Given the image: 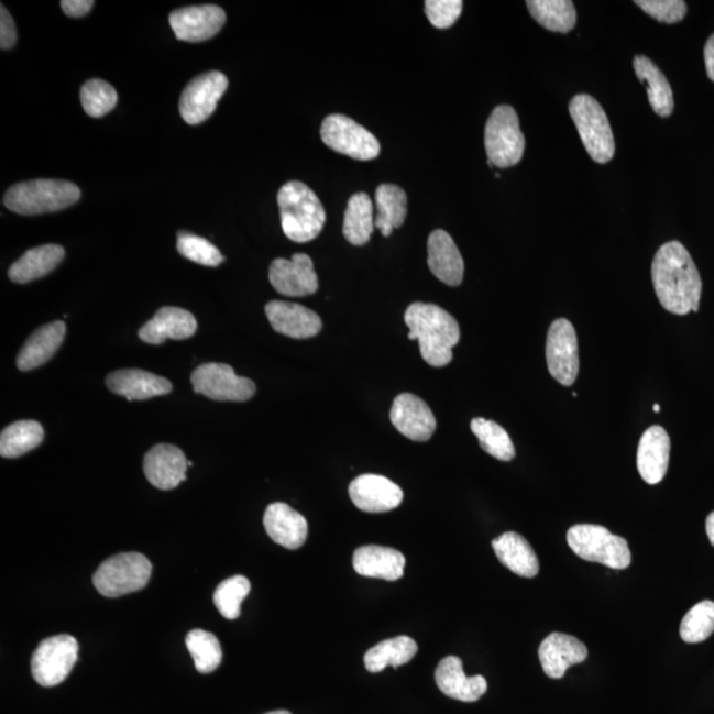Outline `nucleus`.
<instances>
[{"label":"nucleus","mask_w":714,"mask_h":714,"mask_svg":"<svg viewBox=\"0 0 714 714\" xmlns=\"http://www.w3.org/2000/svg\"><path fill=\"white\" fill-rule=\"evenodd\" d=\"M377 218L375 227L389 238L393 229L404 224L408 213V199L403 188L395 185H382L376 189Z\"/></svg>","instance_id":"34"},{"label":"nucleus","mask_w":714,"mask_h":714,"mask_svg":"<svg viewBox=\"0 0 714 714\" xmlns=\"http://www.w3.org/2000/svg\"><path fill=\"white\" fill-rule=\"evenodd\" d=\"M484 146L491 168H508L521 161L526 138L520 130L519 117L509 105H501L491 113L484 129Z\"/></svg>","instance_id":"6"},{"label":"nucleus","mask_w":714,"mask_h":714,"mask_svg":"<svg viewBox=\"0 0 714 714\" xmlns=\"http://www.w3.org/2000/svg\"><path fill=\"white\" fill-rule=\"evenodd\" d=\"M635 4L658 22L667 24L683 21L688 11L683 0H637Z\"/></svg>","instance_id":"43"},{"label":"nucleus","mask_w":714,"mask_h":714,"mask_svg":"<svg viewBox=\"0 0 714 714\" xmlns=\"http://www.w3.org/2000/svg\"><path fill=\"white\" fill-rule=\"evenodd\" d=\"M227 21L226 11L215 4L175 10L169 25L182 42L201 43L218 35Z\"/></svg>","instance_id":"15"},{"label":"nucleus","mask_w":714,"mask_h":714,"mask_svg":"<svg viewBox=\"0 0 714 714\" xmlns=\"http://www.w3.org/2000/svg\"><path fill=\"white\" fill-rule=\"evenodd\" d=\"M153 565L141 553H121L101 563L94 575L97 592L108 598L142 591L152 578Z\"/></svg>","instance_id":"8"},{"label":"nucleus","mask_w":714,"mask_h":714,"mask_svg":"<svg viewBox=\"0 0 714 714\" xmlns=\"http://www.w3.org/2000/svg\"><path fill=\"white\" fill-rule=\"evenodd\" d=\"M265 714H292V713L287 712V711H284V710H281V711L268 712V713H265Z\"/></svg>","instance_id":"49"},{"label":"nucleus","mask_w":714,"mask_h":714,"mask_svg":"<svg viewBox=\"0 0 714 714\" xmlns=\"http://www.w3.org/2000/svg\"><path fill=\"white\" fill-rule=\"evenodd\" d=\"M706 535L710 537V541L714 547V510L706 517Z\"/></svg>","instance_id":"48"},{"label":"nucleus","mask_w":714,"mask_h":714,"mask_svg":"<svg viewBox=\"0 0 714 714\" xmlns=\"http://www.w3.org/2000/svg\"><path fill=\"white\" fill-rule=\"evenodd\" d=\"M428 265L438 279L449 286H460L463 281L464 262L453 239L437 229L428 240Z\"/></svg>","instance_id":"26"},{"label":"nucleus","mask_w":714,"mask_h":714,"mask_svg":"<svg viewBox=\"0 0 714 714\" xmlns=\"http://www.w3.org/2000/svg\"><path fill=\"white\" fill-rule=\"evenodd\" d=\"M634 69L641 84L646 85L655 113L663 118L670 117L674 108L673 94L663 72L646 56L634 58Z\"/></svg>","instance_id":"31"},{"label":"nucleus","mask_w":714,"mask_h":714,"mask_svg":"<svg viewBox=\"0 0 714 714\" xmlns=\"http://www.w3.org/2000/svg\"><path fill=\"white\" fill-rule=\"evenodd\" d=\"M670 436L661 426H651L641 436L638 447L637 466L641 480L658 484L664 480L670 463Z\"/></svg>","instance_id":"22"},{"label":"nucleus","mask_w":714,"mask_h":714,"mask_svg":"<svg viewBox=\"0 0 714 714\" xmlns=\"http://www.w3.org/2000/svg\"><path fill=\"white\" fill-rule=\"evenodd\" d=\"M17 43L15 23L8 9H0V48L11 50Z\"/></svg>","instance_id":"45"},{"label":"nucleus","mask_w":714,"mask_h":714,"mask_svg":"<svg viewBox=\"0 0 714 714\" xmlns=\"http://www.w3.org/2000/svg\"><path fill=\"white\" fill-rule=\"evenodd\" d=\"M391 421L399 433L415 442L429 441L437 428L436 417L429 405L410 393H403L395 398Z\"/></svg>","instance_id":"16"},{"label":"nucleus","mask_w":714,"mask_h":714,"mask_svg":"<svg viewBox=\"0 0 714 714\" xmlns=\"http://www.w3.org/2000/svg\"><path fill=\"white\" fill-rule=\"evenodd\" d=\"M494 552L510 572L520 578L534 579L539 574L540 563L530 543L516 532H507L493 541Z\"/></svg>","instance_id":"29"},{"label":"nucleus","mask_w":714,"mask_h":714,"mask_svg":"<svg viewBox=\"0 0 714 714\" xmlns=\"http://www.w3.org/2000/svg\"><path fill=\"white\" fill-rule=\"evenodd\" d=\"M249 593H251V582L244 575H234V578L222 581L216 589L213 595L215 606L222 617L233 620L238 619L241 614V604Z\"/></svg>","instance_id":"39"},{"label":"nucleus","mask_w":714,"mask_h":714,"mask_svg":"<svg viewBox=\"0 0 714 714\" xmlns=\"http://www.w3.org/2000/svg\"><path fill=\"white\" fill-rule=\"evenodd\" d=\"M375 228L370 196L363 193L352 195L344 213L343 234L347 241L363 246L371 240Z\"/></svg>","instance_id":"32"},{"label":"nucleus","mask_w":714,"mask_h":714,"mask_svg":"<svg viewBox=\"0 0 714 714\" xmlns=\"http://www.w3.org/2000/svg\"><path fill=\"white\" fill-rule=\"evenodd\" d=\"M281 224L286 238L294 242L317 239L326 224L322 202L312 189L300 182H289L278 193Z\"/></svg>","instance_id":"3"},{"label":"nucleus","mask_w":714,"mask_h":714,"mask_svg":"<svg viewBox=\"0 0 714 714\" xmlns=\"http://www.w3.org/2000/svg\"><path fill=\"white\" fill-rule=\"evenodd\" d=\"M81 191L75 183L56 179H36L18 183L4 194L6 208L18 215L34 216L63 211L80 200Z\"/></svg>","instance_id":"4"},{"label":"nucleus","mask_w":714,"mask_h":714,"mask_svg":"<svg viewBox=\"0 0 714 714\" xmlns=\"http://www.w3.org/2000/svg\"><path fill=\"white\" fill-rule=\"evenodd\" d=\"M194 391L215 402L244 403L255 393L252 380L238 376L231 365L208 363L193 372Z\"/></svg>","instance_id":"11"},{"label":"nucleus","mask_w":714,"mask_h":714,"mask_svg":"<svg viewBox=\"0 0 714 714\" xmlns=\"http://www.w3.org/2000/svg\"><path fill=\"white\" fill-rule=\"evenodd\" d=\"M350 497L359 509L369 514H383L395 509L404 499L403 490L388 477L365 474L353 480L349 488Z\"/></svg>","instance_id":"17"},{"label":"nucleus","mask_w":714,"mask_h":714,"mask_svg":"<svg viewBox=\"0 0 714 714\" xmlns=\"http://www.w3.org/2000/svg\"><path fill=\"white\" fill-rule=\"evenodd\" d=\"M582 143L594 162L605 165L615 154L611 122L600 102L589 95H578L569 103Z\"/></svg>","instance_id":"7"},{"label":"nucleus","mask_w":714,"mask_h":714,"mask_svg":"<svg viewBox=\"0 0 714 714\" xmlns=\"http://www.w3.org/2000/svg\"><path fill=\"white\" fill-rule=\"evenodd\" d=\"M527 8L543 29L568 34L578 23V12L569 0H529Z\"/></svg>","instance_id":"36"},{"label":"nucleus","mask_w":714,"mask_h":714,"mask_svg":"<svg viewBox=\"0 0 714 714\" xmlns=\"http://www.w3.org/2000/svg\"><path fill=\"white\" fill-rule=\"evenodd\" d=\"M81 103L87 113L94 118H100L110 113L116 108L117 91L107 81L94 78L83 85Z\"/></svg>","instance_id":"41"},{"label":"nucleus","mask_w":714,"mask_h":714,"mask_svg":"<svg viewBox=\"0 0 714 714\" xmlns=\"http://www.w3.org/2000/svg\"><path fill=\"white\" fill-rule=\"evenodd\" d=\"M265 312L273 330L281 336L309 339L317 337L322 330V319L303 305L272 300L266 305Z\"/></svg>","instance_id":"19"},{"label":"nucleus","mask_w":714,"mask_h":714,"mask_svg":"<svg viewBox=\"0 0 714 714\" xmlns=\"http://www.w3.org/2000/svg\"><path fill=\"white\" fill-rule=\"evenodd\" d=\"M417 651L416 641L403 635V637L380 641L378 645L372 647L365 653L364 664L370 672L378 673L388 666L397 668L409 663L416 657Z\"/></svg>","instance_id":"33"},{"label":"nucleus","mask_w":714,"mask_h":714,"mask_svg":"<svg viewBox=\"0 0 714 714\" xmlns=\"http://www.w3.org/2000/svg\"><path fill=\"white\" fill-rule=\"evenodd\" d=\"M65 333H67V326L61 320L44 325L41 329H37L19 352L17 359L18 369L29 372L47 363L61 349Z\"/></svg>","instance_id":"28"},{"label":"nucleus","mask_w":714,"mask_h":714,"mask_svg":"<svg viewBox=\"0 0 714 714\" xmlns=\"http://www.w3.org/2000/svg\"><path fill=\"white\" fill-rule=\"evenodd\" d=\"M198 322L191 312L179 307H162L154 318L141 327L140 339L147 344L158 345L167 339L185 340L195 336Z\"/></svg>","instance_id":"21"},{"label":"nucleus","mask_w":714,"mask_h":714,"mask_svg":"<svg viewBox=\"0 0 714 714\" xmlns=\"http://www.w3.org/2000/svg\"><path fill=\"white\" fill-rule=\"evenodd\" d=\"M462 10L463 2L461 0H428L425 2L426 17L436 29L451 28L460 19Z\"/></svg>","instance_id":"44"},{"label":"nucleus","mask_w":714,"mask_h":714,"mask_svg":"<svg viewBox=\"0 0 714 714\" xmlns=\"http://www.w3.org/2000/svg\"><path fill=\"white\" fill-rule=\"evenodd\" d=\"M65 15L70 18H83L89 14L90 10L94 9V0H63L61 3Z\"/></svg>","instance_id":"46"},{"label":"nucleus","mask_w":714,"mask_h":714,"mask_svg":"<svg viewBox=\"0 0 714 714\" xmlns=\"http://www.w3.org/2000/svg\"><path fill=\"white\" fill-rule=\"evenodd\" d=\"M539 658L547 677L562 679L568 668L586 660L587 648L572 635L553 633L542 640Z\"/></svg>","instance_id":"20"},{"label":"nucleus","mask_w":714,"mask_h":714,"mask_svg":"<svg viewBox=\"0 0 714 714\" xmlns=\"http://www.w3.org/2000/svg\"><path fill=\"white\" fill-rule=\"evenodd\" d=\"M436 683L448 697L463 703H475L487 692V680L482 674L469 678L463 671L460 658L448 657L441 660L436 670Z\"/></svg>","instance_id":"24"},{"label":"nucleus","mask_w":714,"mask_h":714,"mask_svg":"<svg viewBox=\"0 0 714 714\" xmlns=\"http://www.w3.org/2000/svg\"><path fill=\"white\" fill-rule=\"evenodd\" d=\"M326 146L356 161H372L380 154L377 138L350 117L332 114L326 118L320 129Z\"/></svg>","instance_id":"10"},{"label":"nucleus","mask_w":714,"mask_h":714,"mask_svg":"<svg viewBox=\"0 0 714 714\" xmlns=\"http://www.w3.org/2000/svg\"><path fill=\"white\" fill-rule=\"evenodd\" d=\"M188 461L185 453L174 444H156L143 460L147 481L160 490H174L187 481Z\"/></svg>","instance_id":"18"},{"label":"nucleus","mask_w":714,"mask_h":714,"mask_svg":"<svg viewBox=\"0 0 714 714\" xmlns=\"http://www.w3.org/2000/svg\"><path fill=\"white\" fill-rule=\"evenodd\" d=\"M186 646L194 659L196 670L202 674L218 670L222 660L220 641L213 634L205 630L189 631Z\"/></svg>","instance_id":"38"},{"label":"nucleus","mask_w":714,"mask_h":714,"mask_svg":"<svg viewBox=\"0 0 714 714\" xmlns=\"http://www.w3.org/2000/svg\"><path fill=\"white\" fill-rule=\"evenodd\" d=\"M78 659V644L62 634L42 641L31 660V672L37 684L56 686L69 677Z\"/></svg>","instance_id":"9"},{"label":"nucleus","mask_w":714,"mask_h":714,"mask_svg":"<svg viewBox=\"0 0 714 714\" xmlns=\"http://www.w3.org/2000/svg\"><path fill=\"white\" fill-rule=\"evenodd\" d=\"M471 430L480 440L481 448L491 457L503 462L513 461L516 450L507 431L499 424L486 418H474Z\"/></svg>","instance_id":"37"},{"label":"nucleus","mask_w":714,"mask_h":714,"mask_svg":"<svg viewBox=\"0 0 714 714\" xmlns=\"http://www.w3.org/2000/svg\"><path fill=\"white\" fill-rule=\"evenodd\" d=\"M178 252L189 261L196 264L209 267H216L224 262L218 248L211 241L199 238V235L182 231L178 233Z\"/></svg>","instance_id":"42"},{"label":"nucleus","mask_w":714,"mask_h":714,"mask_svg":"<svg viewBox=\"0 0 714 714\" xmlns=\"http://www.w3.org/2000/svg\"><path fill=\"white\" fill-rule=\"evenodd\" d=\"M652 284L661 306L677 316L699 311L703 282L690 252L679 241L660 246L652 261Z\"/></svg>","instance_id":"1"},{"label":"nucleus","mask_w":714,"mask_h":714,"mask_svg":"<svg viewBox=\"0 0 714 714\" xmlns=\"http://www.w3.org/2000/svg\"><path fill=\"white\" fill-rule=\"evenodd\" d=\"M353 568L364 578L397 581L404 575L405 557L393 548L360 547L353 553Z\"/></svg>","instance_id":"27"},{"label":"nucleus","mask_w":714,"mask_h":714,"mask_svg":"<svg viewBox=\"0 0 714 714\" xmlns=\"http://www.w3.org/2000/svg\"><path fill=\"white\" fill-rule=\"evenodd\" d=\"M653 411H655V413H659V411H660V406H659L658 404H657V405H653Z\"/></svg>","instance_id":"50"},{"label":"nucleus","mask_w":714,"mask_h":714,"mask_svg":"<svg viewBox=\"0 0 714 714\" xmlns=\"http://www.w3.org/2000/svg\"><path fill=\"white\" fill-rule=\"evenodd\" d=\"M44 440V429L37 421L24 419L11 424L0 435V455L3 458H19L41 447Z\"/></svg>","instance_id":"35"},{"label":"nucleus","mask_w":714,"mask_h":714,"mask_svg":"<svg viewBox=\"0 0 714 714\" xmlns=\"http://www.w3.org/2000/svg\"><path fill=\"white\" fill-rule=\"evenodd\" d=\"M228 78L221 72L212 70L200 75L183 90L179 110L188 124H199L213 114L222 95L228 89Z\"/></svg>","instance_id":"13"},{"label":"nucleus","mask_w":714,"mask_h":714,"mask_svg":"<svg viewBox=\"0 0 714 714\" xmlns=\"http://www.w3.org/2000/svg\"><path fill=\"white\" fill-rule=\"evenodd\" d=\"M64 248L56 244L30 249L9 268V278L15 284H29L45 277L62 264Z\"/></svg>","instance_id":"30"},{"label":"nucleus","mask_w":714,"mask_h":714,"mask_svg":"<svg viewBox=\"0 0 714 714\" xmlns=\"http://www.w3.org/2000/svg\"><path fill=\"white\" fill-rule=\"evenodd\" d=\"M714 633V602L703 601L685 614L680 625V637L686 644H701Z\"/></svg>","instance_id":"40"},{"label":"nucleus","mask_w":714,"mask_h":714,"mask_svg":"<svg viewBox=\"0 0 714 714\" xmlns=\"http://www.w3.org/2000/svg\"><path fill=\"white\" fill-rule=\"evenodd\" d=\"M409 339L417 340L426 363L444 366L453 360V349L460 342L461 330L454 317L440 306L416 303L405 312Z\"/></svg>","instance_id":"2"},{"label":"nucleus","mask_w":714,"mask_h":714,"mask_svg":"<svg viewBox=\"0 0 714 714\" xmlns=\"http://www.w3.org/2000/svg\"><path fill=\"white\" fill-rule=\"evenodd\" d=\"M264 527L274 542L292 550L303 547L309 535L305 517L285 503H273L266 508Z\"/></svg>","instance_id":"25"},{"label":"nucleus","mask_w":714,"mask_h":714,"mask_svg":"<svg viewBox=\"0 0 714 714\" xmlns=\"http://www.w3.org/2000/svg\"><path fill=\"white\" fill-rule=\"evenodd\" d=\"M268 279L274 289L286 297L311 296L319 287L312 260L304 253L294 254L292 260H274L268 268Z\"/></svg>","instance_id":"14"},{"label":"nucleus","mask_w":714,"mask_h":714,"mask_svg":"<svg viewBox=\"0 0 714 714\" xmlns=\"http://www.w3.org/2000/svg\"><path fill=\"white\" fill-rule=\"evenodd\" d=\"M547 364L550 375L563 386H572L579 377L578 332L567 319H557L549 327Z\"/></svg>","instance_id":"12"},{"label":"nucleus","mask_w":714,"mask_h":714,"mask_svg":"<svg viewBox=\"0 0 714 714\" xmlns=\"http://www.w3.org/2000/svg\"><path fill=\"white\" fill-rule=\"evenodd\" d=\"M107 386L110 392L127 398L128 402L133 399L143 402L156 396H166L173 391L169 380L142 370H121L110 373L107 377Z\"/></svg>","instance_id":"23"},{"label":"nucleus","mask_w":714,"mask_h":714,"mask_svg":"<svg viewBox=\"0 0 714 714\" xmlns=\"http://www.w3.org/2000/svg\"><path fill=\"white\" fill-rule=\"evenodd\" d=\"M706 75L714 83V34L707 39L704 48Z\"/></svg>","instance_id":"47"},{"label":"nucleus","mask_w":714,"mask_h":714,"mask_svg":"<svg viewBox=\"0 0 714 714\" xmlns=\"http://www.w3.org/2000/svg\"><path fill=\"white\" fill-rule=\"evenodd\" d=\"M567 541L582 560L598 562L612 569H626L631 563V552L624 537L594 524H578L569 528Z\"/></svg>","instance_id":"5"}]
</instances>
